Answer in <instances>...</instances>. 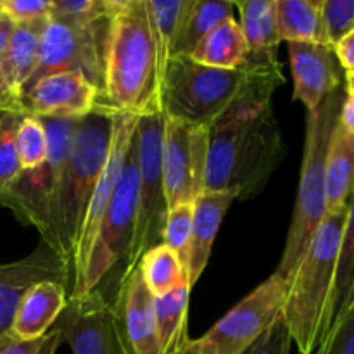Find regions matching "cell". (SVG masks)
<instances>
[{
	"mask_svg": "<svg viewBox=\"0 0 354 354\" xmlns=\"http://www.w3.org/2000/svg\"><path fill=\"white\" fill-rule=\"evenodd\" d=\"M286 156L287 145L272 99L241 104L209 128L204 192H230L237 199H252Z\"/></svg>",
	"mask_w": 354,
	"mask_h": 354,
	"instance_id": "1",
	"label": "cell"
},
{
	"mask_svg": "<svg viewBox=\"0 0 354 354\" xmlns=\"http://www.w3.org/2000/svg\"><path fill=\"white\" fill-rule=\"evenodd\" d=\"M283 83L280 64L221 69L173 55L161 73L159 102L165 116L211 128L241 104L272 99Z\"/></svg>",
	"mask_w": 354,
	"mask_h": 354,
	"instance_id": "2",
	"label": "cell"
},
{
	"mask_svg": "<svg viewBox=\"0 0 354 354\" xmlns=\"http://www.w3.org/2000/svg\"><path fill=\"white\" fill-rule=\"evenodd\" d=\"M161 66L147 0H123L107 30L100 104L120 113H159Z\"/></svg>",
	"mask_w": 354,
	"mask_h": 354,
	"instance_id": "3",
	"label": "cell"
},
{
	"mask_svg": "<svg viewBox=\"0 0 354 354\" xmlns=\"http://www.w3.org/2000/svg\"><path fill=\"white\" fill-rule=\"evenodd\" d=\"M116 113L104 104H97L92 113L78 120L54 197L52 249L64 259L71 277L83 220L109 158Z\"/></svg>",
	"mask_w": 354,
	"mask_h": 354,
	"instance_id": "4",
	"label": "cell"
},
{
	"mask_svg": "<svg viewBox=\"0 0 354 354\" xmlns=\"http://www.w3.org/2000/svg\"><path fill=\"white\" fill-rule=\"evenodd\" d=\"M346 211L325 216L289 280L282 320L301 354H313L327 335Z\"/></svg>",
	"mask_w": 354,
	"mask_h": 354,
	"instance_id": "5",
	"label": "cell"
},
{
	"mask_svg": "<svg viewBox=\"0 0 354 354\" xmlns=\"http://www.w3.org/2000/svg\"><path fill=\"white\" fill-rule=\"evenodd\" d=\"M344 100V86L327 97L306 118V140H304L303 166H301L299 189L294 204L292 221L287 232L282 259L273 273L289 283L294 270L306 252L311 239L327 216V187L325 169L332 135L337 127Z\"/></svg>",
	"mask_w": 354,
	"mask_h": 354,
	"instance_id": "6",
	"label": "cell"
},
{
	"mask_svg": "<svg viewBox=\"0 0 354 354\" xmlns=\"http://www.w3.org/2000/svg\"><path fill=\"white\" fill-rule=\"evenodd\" d=\"M138 204V159L135 131L128 151L124 154L123 166L97 239L95 249L90 258L88 268L82 283L69 294V299L82 297L99 287L114 273L113 282L120 286L130 261L131 245H133L135 221H137ZM114 290V294H116Z\"/></svg>",
	"mask_w": 354,
	"mask_h": 354,
	"instance_id": "7",
	"label": "cell"
},
{
	"mask_svg": "<svg viewBox=\"0 0 354 354\" xmlns=\"http://www.w3.org/2000/svg\"><path fill=\"white\" fill-rule=\"evenodd\" d=\"M48 140L47 159L33 169H23L7 189L0 190V206L7 207L26 227H35L41 242L52 249V206L61 183L78 120L40 118Z\"/></svg>",
	"mask_w": 354,
	"mask_h": 354,
	"instance_id": "8",
	"label": "cell"
},
{
	"mask_svg": "<svg viewBox=\"0 0 354 354\" xmlns=\"http://www.w3.org/2000/svg\"><path fill=\"white\" fill-rule=\"evenodd\" d=\"M162 137H165L162 111L137 116L135 142H137L138 159V204L133 245H131L127 272L138 265L140 258L149 249L162 244L166 218H168V203H166L165 183H162Z\"/></svg>",
	"mask_w": 354,
	"mask_h": 354,
	"instance_id": "9",
	"label": "cell"
},
{
	"mask_svg": "<svg viewBox=\"0 0 354 354\" xmlns=\"http://www.w3.org/2000/svg\"><path fill=\"white\" fill-rule=\"evenodd\" d=\"M109 21L76 24L48 16L41 31L38 64L23 93L40 78L68 71L85 75L102 93L104 54H106Z\"/></svg>",
	"mask_w": 354,
	"mask_h": 354,
	"instance_id": "10",
	"label": "cell"
},
{
	"mask_svg": "<svg viewBox=\"0 0 354 354\" xmlns=\"http://www.w3.org/2000/svg\"><path fill=\"white\" fill-rule=\"evenodd\" d=\"M287 287L273 273L197 341L207 354H244L282 318Z\"/></svg>",
	"mask_w": 354,
	"mask_h": 354,
	"instance_id": "11",
	"label": "cell"
},
{
	"mask_svg": "<svg viewBox=\"0 0 354 354\" xmlns=\"http://www.w3.org/2000/svg\"><path fill=\"white\" fill-rule=\"evenodd\" d=\"M209 128L165 116L162 183L168 211L194 204L206 190Z\"/></svg>",
	"mask_w": 354,
	"mask_h": 354,
	"instance_id": "12",
	"label": "cell"
},
{
	"mask_svg": "<svg viewBox=\"0 0 354 354\" xmlns=\"http://www.w3.org/2000/svg\"><path fill=\"white\" fill-rule=\"evenodd\" d=\"M54 327L61 330L73 354H130L111 301L97 287L85 296L68 299Z\"/></svg>",
	"mask_w": 354,
	"mask_h": 354,
	"instance_id": "13",
	"label": "cell"
},
{
	"mask_svg": "<svg viewBox=\"0 0 354 354\" xmlns=\"http://www.w3.org/2000/svg\"><path fill=\"white\" fill-rule=\"evenodd\" d=\"M135 124H137V116L118 111L116 120H114L113 144H111L109 158H107L106 166H104L99 183L93 190L92 201H90L85 220H83L82 225V232H80L78 245H76L75 259H73V282L69 294L82 283L86 268H88L90 258H92V252L95 249L97 239H99L100 228H102L118 176H120L121 166H123L124 154H127L131 137H133Z\"/></svg>",
	"mask_w": 354,
	"mask_h": 354,
	"instance_id": "14",
	"label": "cell"
},
{
	"mask_svg": "<svg viewBox=\"0 0 354 354\" xmlns=\"http://www.w3.org/2000/svg\"><path fill=\"white\" fill-rule=\"evenodd\" d=\"M69 280L73 282L69 266L45 242L26 258L0 265V337L10 330L17 308L33 287L41 282H57L68 289Z\"/></svg>",
	"mask_w": 354,
	"mask_h": 354,
	"instance_id": "15",
	"label": "cell"
},
{
	"mask_svg": "<svg viewBox=\"0 0 354 354\" xmlns=\"http://www.w3.org/2000/svg\"><path fill=\"white\" fill-rule=\"evenodd\" d=\"M100 104V90L76 71L55 73L40 78L23 93L26 114L38 118L82 120Z\"/></svg>",
	"mask_w": 354,
	"mask_h": 354,
	"instance_id": "16",
	"label": "cell"
},
{
	"mask_svg": "<svg viewBox=\"0 0 354 354\" xmlns=\"http://www.w3.org/2000/svg\"><path fill=\"white\" fill-rule=\"evenodd\" d=\"M111 306L128 353L159 354L154 296L145 286L138 265L124 273Z\"/></svg>",
	"mask_w": 354,
	"mask_h": 354,
	"instance_id": "17",
	"label": "cell"
},
{
	"mask_svg": "<svg viewBox=\"0 0 354 354\" xmlns=\"http://www.w3.org/2000/svg\"><path fill=\"white\" fill-rule=\"evenodd\" d=\"M294 76V100L313 113L335 90L344 86V69L332 45L289 44Z\"/></svg>",
	"mask_w": 354,
	"mask_h": 354,
	"instance_id": "18",
	"label": "cell"
},
{
	"mask_svg": "<svg viewBox=\"0 0 354 354\" xmlns=\"http://www.w3.org/2000/svg\"><path fill=\"white\" fill-rule=\"evenodd\" d=\"M235 199L237 196L230 192H204L194 201L192 237H190V256L187 266V282L190 289L196 286L207 266L221 221Z\"/></svg>",
	"mask_w": 354,
	"mask_h": 354,
	"instance_id": "19",
	"label": "cell"
},
{
	"mask_svg": "<svg viewBox=\"0 0 354 354\" xmlns=\"http://www.w3.org/2000/svg\"><path fill=\"white\" fill-rule=\"evenodd\" d=\"M68 289L57 282H41L24 296L9 334L17 341H33L47 334L68 304Z\"/></svg>",
	"mask_w": 354,
	"mask_h": 354,
	"instance_id": "20",
	"label": "cell"
},
{
	"mask_svg": "<svg viewBox=\"0 0 354 354\" xmlns=\"http://www.w3.org/2000/svg\"><path fill=\"white\" fill-rule=\"evenodd\" d=\"M241 14V30L249 48L245 66H279L277 48L280 38L277 30L275 0H242L235 2Z\"/></svg>",
	"mask_w": 354,
	"mask_h": 354,
	"instance_id": "21",
	"label": "cell"
},
{
	"mask_svg": "<svg viewBox=\"0 0 354 354\" xmlns=\"http://www.w3.org/2000/svg\"><path fill=\"white\" fill-rule=\"evenodd\" d=\"M47 19L48 17L33 21V23L16 24L9 45L0 57V68H2L3 76H6L10 90L17 97H23L24 86L30 82L38 64L40 38Z\"/></svg>",
	"mask_w": 354,
	"mask_h": 354,
	"instance_id": "22",
	"label": "cell"
},
{
	"mask_svg": "<svg viewBox=\"0 0 354 354\" xmlns=\"http://www.w3.org/2000/svg\"><path fill=\"white\" fill-rule=\"evenodd\" d=\"M327 214L348 209L354 192V135L335 127L325 169Z\"/></svg>",
	"mask_w": 354,
	"mask_h": 354,
	"instance_id": "23",
	"label": "cell"
},
{
	"mask_svg": "<svg viewBox=\"0 0 354 354\" xmlns=\"http://www.w3.org/2000/svg\"><path fill=\"white\" fill-rule=\"evenodd\" d=\"M324 0H275L277 30L287 44H328L324 26Z\"/></svg>",
	"mask_w": 354,
	"mask_h": 354,
	"instance_id": "24",
	"label": "cell"
},
{
	"mask_svg": "<svg viewBox=\"0 0 354 354\" xmlns=\"http://www.w3.org/2000/svg\"><path fill=\"white\" fill-rule=\"evenodd\" d=\"M189 57L209 68H244L248 64L249 48L241 24L234 17L223 21L194 47Z\"/></svg>",
	"mask_w": 354,
	"mask_h": 354,
	"instance_id": "25",
	"label": "cell"
},
{
	"mask_svg": "<svg viewBox=\"0 0 354 354\" xmlns=\"http://www.w3.org/2000/svg\"><path fill=\"white\" fill-rule=\"evenodd\" d=\"M190 287L187 280L165 296L154 297L156 330H158L159 354H173L187 339V310Z\"/></svg>",
	"mask_w": 354,
	"mask_h": 354,
	"instance_id": "26",
	"label": "cell"
},
{
	"mask_svg": "<svg viewBox=\"0 0 354 354\" xmlns=\"http://www.w3.org/2000/svg\"><path fill=\"white\" fill-rule=\"evenodd\" d=\"M192 6L194 0H169V2L147 0L161 73L168 59L176 54V45H178L180 35H182Z\"/></svg>",
	"mask_w": 354,
	"mask_h": 354,
	"instance_id": "27",
	"label": "cell"
},
{
	"mask_svg": "<svg viewBox=\"0 0 354 354\" xmlns=\"http://www.w3.org/2000/svg\"><path fill=\"white\" fill-rule=\"evenodd\" d=\"M354 301V192L346 211L344 227H342L341 248L337 256L334 292H332L330 310H328L327 334L332 325L342 317ZM327 337V335H325Z\"/></svg>",
	"mask_w": 354,
	"mask_h": 354,
	"instance_id": "28",
	"label": "cell"
},
{
	"mask_svg": "<svg viewBox=\"0 0 354 354\" xmlns=\"http://www.w3.org/2000/svg\"><path fill=\"white\" fill-rule=\"evenodd\" d=\"M138 270L152 296L159 297L187 280V272L178 256L165 244L149 249L138 261Z\"/></svg>",
	"mask_w": 354,
	"mask_h": 354,
	"instance_id": "29",
	"label": "cell"
},
{
	"mask_svg": "<svg viewBox=\"0 0 354 354\" xmlns=\"http://www.w3.org/2000/svg\"><path fill=\"white\" fill-rule=\"evenodd\" d=\"M234 2L228 0H194L187 23L180 35L175 55H190L197 44L223 21L234 17Z\"/></svg>",
	"mask_w": 354,
	"mask_h": 354,
	"instance_id": "30",
	"label": "cell"
},
{
	"mask_svg": "<svg viewBox=\"0 0 354 354\" xmlns=\"http://www.w3.org/2000/svg\"><path fill=\"white\" fill-rule=\"evenodd\" d=\"M123 0H52L50 16L76 24L107 21L121 7Z\"/></svg>",
	"mask_w": 354,
	"mask_h": 354,
	"instance_id": "31",
	"label": "cell"
},
{
	"mask_svg": "<svg viewBox=\"0 0 354 354\" xmlns=\"http://www.w3.org/2000/svg\"><path fill=\"white\" fill-rule=\"evenodd\" d=\"M16 147L23 169L37 168L47 159L48 140L40 118L26 114L21 120L16 135Z\"/></svg>",
	"mask_w": 354,
	"mask_h": 354,
	"instance_id": "32",
	"label": "cell"
},
{
	"mask_svg": "<svg viewBox=\"0 0 354 354\" xmlns=\"http://www.w3.org/2000/svg\"><path fill=\"white\" fill-rule=\"evenodd\" d=\"M24 113H0V190L7 189L23 171L17 158L16 135Z\"/></svg>",
	"mask_w": 354,
	"mask_h": 354,
	"instance_id": "33",
	"label": "cell"
},
{
	"mask_svg": "<svg viewBox=\"0 0 354 354\" xmlns=\"http://www.w3.org/2000/svg\"><path fill=\"white\" fill-rule=\"evenodd\" d=\"M192 204H180L168 211L166 218L165 235H162V244L168 245L173 252L183 263L187 272L190 256V237H192Z\"/></svg>",
	"mask_w": 354,
	"mask_h": 354,
	"instance_id": "34",
	"label": "cell"
},
{
	"mask_svg": "<svg viewBox=\"0 0 354 354\" xmlns=\"http://www.w3.org/2000/svg\"><path fill=\"white\" fill-rule=\"evenodd\" d=\"M322 16L327 40L334 47L354 30V0H324Z\"/></svg>",
	"mask_w": 354,
	"mask_h": 354,
	"instance_id": "35",
	"label": "cell"
},
{
	"mask_svg": "<svg viewBox=\"0 0 354 354\" xmlns=\"http://www.w3.org/2000/svg\"><path fill=\"white\" fill-rule=\"evenodd\" d=\"M313 354H354V301Z\"/></svg>",
	"mask_w": 354,
	"mask_h": 354,
	"instance_id": "36",
	"label": "cell"
},
{
	"mask_svg": "<svg viewBox=\"0 0 354 354\" xmlns=\"http://www.w3.org/2000/svg\"><path fill=\"white\" fill-rule=\"evenodd\" d=\"M62 341L64 339L57 327H52L47 334L33 341H17L7 332L0 337V354H55Z\"/></svg>",
	"mask_w": 354,
	"mask_h": 354,
	"instance_id": "37",
	"label": "cell"
},
{
	"mask_svg": "<svg viewBox=\"0 0 354 354\" xmlns=\"http://www.w3.org/2000/svg\"><path fill=\"white\" fill-rule=\"evenodd\" d=\"M2 12L16 24L33 23L50 16L52 0H0Z\"/></svg>",
	"mask_w": 354,
	"mask_h": 354,
	"instance_id": "38",
	"label": "cell"
},
{
	"mask_svg": "<svg viewBox=\"0 0 354 354\" xmlns=\"http://www.w3.org/2000/svg\"><path fill=\"white\" fill-rule=\"evenodd\" d=\"M290 346H292V341H290L286 324H283L282 318H279L270 328L265 354H290Z\"/></svg>",
	"mask_w": 354,
	"mask_h": 354,
	"instance_id": "39",
	"label": "cell"
},
{
	"mask_svg": "<svg viewBox=\"0 0 354 354\" xmlns=\"http://www.w3.org/2000/svg\"><path fill=\"white\" fill-rule=\"evenodd\" d=\"M335 57L346 73H354V30L334 45Z\"/></svg>",
	"mask_w": 354,
	"mask_h": 354,
	"instance_id": "40",
	"label": "cell"
},
{
	"mask_svg": "<svg viewBox=\"0 0 354 354\" xmlns=\"http://www.w3.org/2000/svg\"><path fill=\"white\" fill-rule=\"evenodd\" d=\"M6 111L26 114L23 107V100L10 90L9 83H7L6 76L2 73V68H0V113H6Z\"/></svg>",
	"mask_w": 354,
	"mask_h": 354,
	"instance_id": "41",
	"label": "cell"
},
{
	"mask_svg": "<svg viewBox=\"0 0 354 354\" xmlns=\"http://www.w3.org/2000/svg\"><path fill=\"white\" fill-rule=\"evenodd\" d=\"M339 127L354 135V88L344 86V100H342L341 114H339Z\"/></svg>",
	"mask_w": 354,
	"mask_h": 354,
	"instance_id": "42",
	"label": "cell"
},
{
	"mask_svg": "<svg viewBox=\"0 0 354 354\" xmlns=\"http://www.w3.org/2000/svg\"><path fill=\"white\" fill-rule=\"evenodd\" d=\"M14 28H16V23L2 12V16H0V57H2L7 45H9L10 37L14 33Z\"/></svg>",
	"mask_w": 354,
	"mask_h": 354,
	"instance_id": "43",
	"label": "cell"
},
{
	"mask_svg": "<svg viewBox=\"0 0 354 354\" xmlns=\"http://www.w3.org/2000/svg\"><path fill=\"white\" fill-rule=\"evenodd\" d=\"M173 354H207V353H206V349L201 346V342L197 341V339L187 337L185 341H183L182 344L175 349V353Z\"/></svg>",
	"mask_w": 354,
	"mask_h": 354,
	"instance_id": "44",
	"label": "cell"
},
{
	"mask_svg": "<svg viewBox=\"0 0 354 354\" xmlns=\"http://www.w3.org/2000/svg\"><path fill=\"white\" fill-rule=\"evenodd\" d=\"M268 334H270V330L266 332L263 337H259L258 341H256L254 344H252L244 354H265L266 353V342H268Z\"/></svg>",
	"mask_w": 354,
	"mask_h": 354,
	"instance_id": "45",
	"label": "cell"
},
{
	"mask_svg": "<svg viewBox=\"0 0 354 354\" xmlns=\"http://www.w3.org/2000/svg\"><path fill=\"white\" fill-rule=\"evenodd\" d=\"M344 86L346 88H354V73H346L344 75Z\"/></svg>",
	"mask_w": 354,
	"mask_h": 354,
	"instance_id": "46",
	"label": "cell"
},
{
	"mask_svg": "<svg viewBox=\"0 0 354 354\" xmlns=\"http://www.w3.org/2000/svg\"><path fill=\"white\" fill-rule=\"evenodd\" d=\"M0 16H2V6H0Z\"/></svg>",
	"mask_w": 354,
	"mask_h": 354,
	"instance_id": "47",
	"label": "cell"
}]
</instances>
